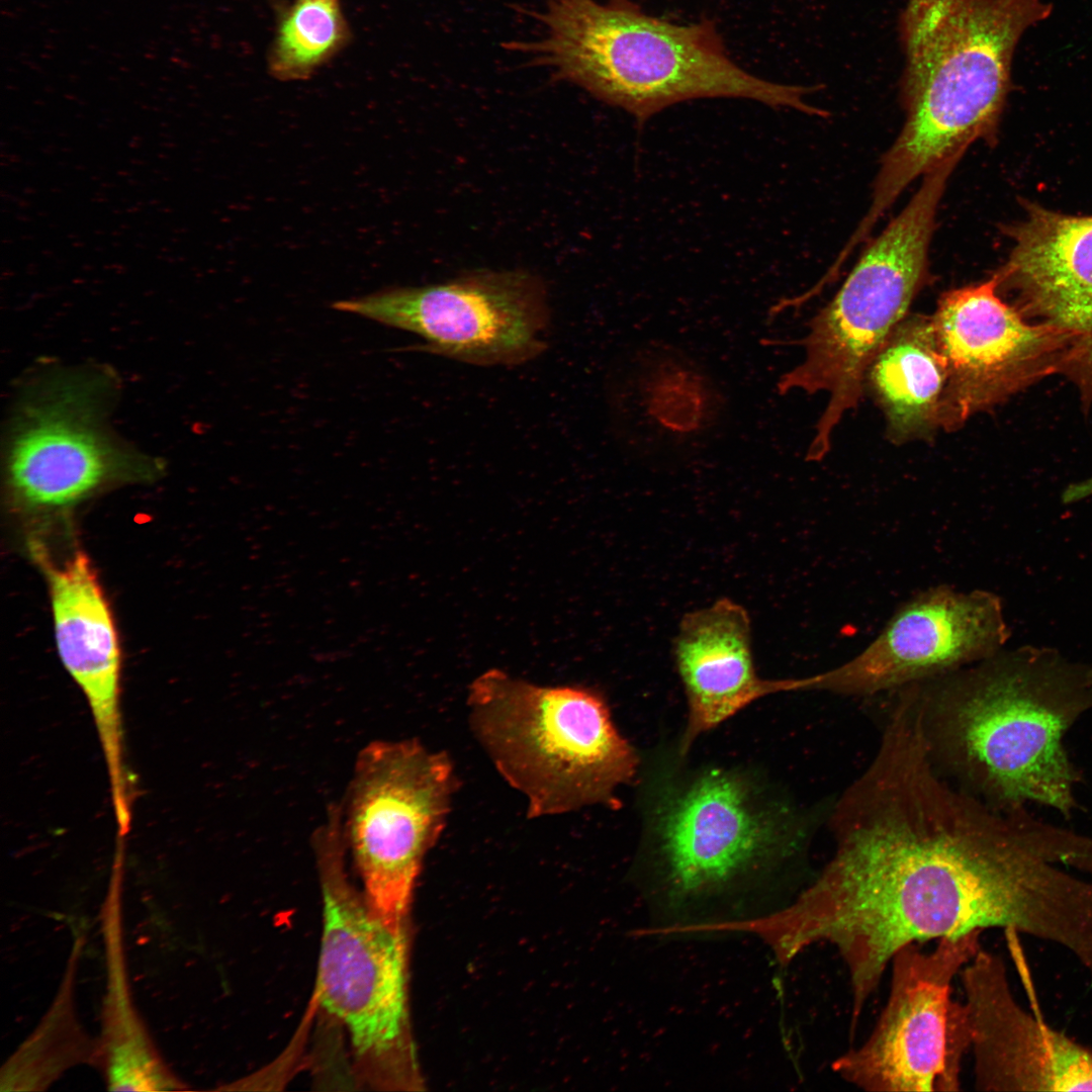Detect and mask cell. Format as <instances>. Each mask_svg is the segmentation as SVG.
<instances>
[{"label":"cell","instance_id":"obj_2","mask_svg":"<svg viewBox=\"0 0 1092 1092\" xmlns=\"http://www.w3.org/2000/svg\"><path fill=\"white\" fill-rule=\"evenodd\" d=\"M911 688L926 752L954 787L998 811L1072 817L1082 777L1065 737L1092 711L1091 664L1024 645Z\"/></svg>","mask_w":1092,"mask_h":1092},{"label":"cell","instance_id":"obj_13","mask_svg":"<svg viewBox=\"0 0 1092 1092\" xmlns=\"http://www.w3.org/2000/svg\"><path fill=\"white\" fill-rule=\"evenodd\" d=\"M986 281L941 294L930 315L946 386L939 428L956 431L975 414L1007 400L1048 375L1062 373L1070 339L1044 323H1029Z\"/></svg>","mask_w":1092,"mask_h":1092},{"label":"cell","instance_id":"obj_14","mask_svg":"<svg viewBox=\"0 0 1092 1092\" xmlns=\"http://www.w3.org/2000/svg\"><path fill=\"white\" fill-rule=\"evenodd\" d=\"M980 1091H1092V1048L1016 1000L1002 958L982 947L960 973Z\"/></svg>","mask_w":1092,"mask_h":1092},{"label":"cell","instance_id":"obj_5","mask_svg":"<svg viewBox=\"0 0 1092 1092\" xmlns=\"http://www.w3.org/2000/svg\"><path fill=\"white\" fill-rule=\"evenodd\" d=\"M1042 0H907L903 127L882 158L873 206L888 210L919 176L976 141L994 140L1026 29L1048 18Z\"/></svg>","mask_w":1092,"mask_h":1092},{"label":"cell","instance_id":"obj_18","mask_svg":"<svg viewBox=\"0 0 1092 1092\" xmlns=\"http://www.w3.org/2000/svg\"><path fill=\"white\" fill-rule=\"evenodd\" d=\"M622 364L613 385L614 413L640 453L687 450L719 427L727 397L685 351L652 341L632 350Z\"/></svg>","mask_w":1092,"mask_h":1092},{"label":"cell","instance_id":"obj_10","mask_svg":"<svg viewBox=\"0 0 1092 1092\" xmlns=\"http://www.w3.org/2000/svg\"><path fill=\"white\" fill-rule=\"evenodd\" d=\"M980 935L943 937L930 950L920 943L901 947L890 962V991L874 1028L833 1061V1072L869 1092L961 1090L970 1028L951 984L980 949Z\"/></svg>","mask_w":1092,"mask_h":1092},{"label":"cell","instance_id":"obj_22","mask_svg":"<svg viewBox=\"0 0 1092 1092\" xmlns=\"http://www.w3.org/2000/svg\"><path fill=\"white\" fill-rule=\"evenodd\" d=\"M83 941V937L74 941L61 986L42 1020L3 1066L2 1091L44 1090L72 1067L92 1065L96 1040L80 1025L74 1003Z\"/></svg>","mask_w":1092,"mask_h":1092},{"label":"cell","instance_id":"obj_24","mask_svg":"<svg viewBox=\"0 0 1092 1092\" xmlns=\"http://www.w3.org/2000/svg\"><path fill=\"white\" fill-rule=\"evenodd\" d=\"M1092 496V476L1069 484L1062 492L1061 500L1071 505Z\"/></svg>","mask_w":1092,"mask_h":1092},{"label":"cell","instance_id":"obj_19","mask_svg":"<svg viewBox=\"0 0 1092 1092\" xmlns=\"http://www.w3.org/2000/svg\"><path fill=\"white\" fill-rule=\"evenodd\" d=\"M688 715L677 751L687 755L703 734L765 696L794 692L793 678L758 676L750 619L730 599L686 614L673 641Z\"/></svg>","mask_w":1092,"mask_h":1092},{"label":"cell","instance_id":"obj_20","mask_svg":"<svg viewBox=\"0 0 1092 1092\" xmlns=\"http://www.w3.org/2000/svg\"><path fill=\"white\" fill-rule=\"evenodd\" d=\"M121 884L122 864L114 863L102 907L106 991L92 1065L110 1090H184L185 1083L161 1057L131 999L123 952Z\"/></svg>","mask_w":1092,"mask_h":1092},{"label":"cell","instance_id":"obj_15","mask_svg":"<svg viewBox=\"0 0 1092 1092\" xmlns=\"http://www.w3.org/2000/svg\"><path fill=\"white\" fill-rule=\"evenodd\" d=\"M84 389L55 385L25 402L15 420L8 483L27 507L73 505L136 464L102 428L99 405Z\"/></svg>","mask_w":1092,"mask_h":1092},{"label":"cell","instance_id":"obj_6","mask_svg":"<svg viewBox=\"0 0 1092 1092\" xmlns=\"http://www.w3.org/2000/svg\"><path fill=\"white\" fill-rule=\"evenodd\" d=\"M469 726L503 779L547 817L614 801L639 755L605 697L581 686H540L491 668L469 685Z\"/></svg>","mask_w":1092,"mask_h":1092},{"label":"cell","instance_id":"obj_11","mask_svg":"<svg viewBox=\"0 0 1092 1092\" xmlns=\"http://www.w3.org/2000/svg\"><path fill=\"white\" fill-rule=\"evenodd\" d=\"M333 308L414 333L430 353L478 366L526 363L546 348L542 281L525 271H483L419 287L336 301Z\"/></svg>","mask_w":1092,"mask_h":1092},{"label":"cell","instance_id":"obj_1","mask_svg":"<svg viewBox=\"0 0 1092 1092\" xmlns=\"http://www.w3.org/2000/svg\"><path fill=\"white\" fill-rule=\"evenodd\" d=\"M829 826L833 854L815 880L744 927L783 966L817 943L835 948L849 981L850 1037L901 947L989 928L1062 945L1081 922L1085 886L1068 867L1081 854L1079 834L950 785L908 700L896 701Z\"/></svg>","mask_w":1092,"mask_h":1092},{"label":"cell","instance_id":"obj_7","mask_svg":"<svg viewBox=\"0 0 1092 1092\" xmlns=\"http://www.w3.org/2000/svg\"><path fill=\"white\" fill-rule=\"evenodd\" d=\"M952 173L941 165L926 173L901 212L862 253L832 300L807 324L797 341L761 339L763 346L798 344L803 361L777 383L780 394L827 392L806 453L820 461L844 415L858 404L867 371L924 285L937 207Z\"/></svg>","mask_w":1092,"mask_h":1092},{"label":"cell","instance_id":"obj_9","mask_svg":"<svg viewBox=\"0 0 1092 1092\" xmlns=\"http://www.w3.org/2000/svg\"><path fill=\"white\" fill-rule=\"evenodd\" d=\"M458 781L450 757L417 739L377 740L358 754L341 809L369 907L406 929L426 854L442 834Z\"/></svg>","mask_w":1092,"mask_h":1092},{"label":"cell","instance_id":"obj_3","mask_svg":"<svg viewBox=\"0 0 1092 1092\" xmlns=\"http://www.w3.org/2000/svg\"><path fill=\"white\" fill-rule=\"evenodd\" d=\"M659 768L645 782L640 862L674 918L662 933H685L703 912L704 924L712 908L774 882L806 849L809 817L751 769Z\"/></svg>","mask_w":1092,"mask_h":1092},{"label":"cell","instance_id":"obj_25","mask_svg":"<svg viewBox=\"0 0 1092 1092\" xmlns=\"http://www.w3.org/2000/svg\"><path fill=\"white\" fill-rule=\"evenodd\" d=\"M1091 676H1092V663H1091Z\"/></svg>","mask_w":1092,"mask_h":1092},{"label":"cell","instance_id":"obj_12","mask_svg":"<svg viewBox=\"0 0 1092 1092\" xmlns=\"http://www.w3.org/2000/svg\"><path fill=\"white\" fill-rule=\"evenodd\" d=\"M1010 635L1002 599L995 593L933 585L900 605L850 659L799 677V692L892 694L989 658L1004 649Z\"/></svg>","mask_w":1092,"mask_h":1092},{"label":"cell","instance_id":"obj_23","mask_svg":"<svg viewBox=\"0 0 1092 1092\" xmlns=\"http://www.w3.org/2000/svg\"><path fill=\"white\" fill-rule=\"evenodd\" d=\"M350 36L341 0H293L277 22L268 72L284 82L309 79L345 49Z\"/></svg>","mask_w":1092,"mask_h":1092},{"label":"cell","instance_id":"obj_4","mask_svg":"<svg viewBox=\"0 0 1092 1092\" xmlns=\"http://www.w3.org/2000/svg\"><path fill=\"white\" fill-rule=\"evenodd\" d=\"M540 32L509 49L631 114L642 126L676 103L741 98L809 115L816 86L759 78L728 55L716 23L680 24L648 13L632 0H545L536 15Z\"/></svg>","mask_w":1092,"mask_h":1092},{"label":"cell","instance_id":"obj_17","mask_svg":"<svg viewBox=\"0 0 1092 1092\" xmlns=\"http://www.w3.org/2000/svg\"><path fill=\"white\" fill-rule=\"evenodd\" d=\"M59 656L89 705L102 747L112 806L132 804L124 762L120 705L121 659L113 617L88 556L47 565Z\"/></svg>","mask_w":1092,"mask_h":1092},{"label":"cell","instance_id":"obj_16","mask_svg":"<svg viewBox=\"0 0 1092 1092\" xmlns=\"http://www.w3.org/2000/svg\"><path fill=\"white\" fill-rule=\"evenodd\" d=\"M1012 246L995 273L1024 315L1069 339L1063 372L1092 402V216H1073L1025 203V216L1006 228Z\"/></svg>","mask_w":1092,"mask_h":1092},{"label":"cell","instance_id":"obj_8","mask_svg":"<svg viewBox=\"0 0 1092 1092\" xmlns=\"http://www.w3.org/2000/svg\"><path fill=\"white\" fill-rule=\"evenodd\" d=\"M323 897L315 998L346 1030L356 1070L377 1090L415 1083L406 992V929L385 923L350 881L338 810L313 835Z\"/></svg>","mask_w":1092,"mask_h":1092},{"label":"cell","instance_id":"obj_21","mask_svg":"<svg viewBox=\"0 0 1092 1092\" xmlns=\"http://www.w3.org/2000/svg\"><path fill=\"white\" fill-rule=\"evenodd\" d=\"M866 377L893 442L929 437L939 428L946 371L930 315L905 317L877 353Z\"/></svg>","mask_w":1092,"mask_h":1092}]
</instances>
